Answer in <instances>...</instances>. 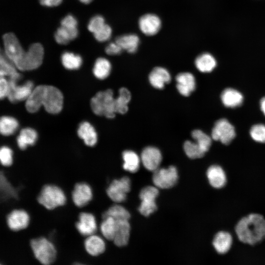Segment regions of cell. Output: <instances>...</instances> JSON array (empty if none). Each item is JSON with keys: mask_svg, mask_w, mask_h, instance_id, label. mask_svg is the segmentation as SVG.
Instances as JSON below:
<instances>
[{"mask_svg": "<svg viewBox=\"0 0 265 265\" xmlns=\"http://www.w3.org/2000/svg\"><path fill=\"white\" fill-rule=\"evenodd\" d=\"M63 97L56 87L41 85L34 87L26 100V108L28 112L35 113L41 106L52 114H57L62 109Z\"/></svg>", "mask_w": 265, "mask_h": 265, "instance_id": "6da1fadb", "label": "cell"}, {"mask_svg": "<svg viewBox=\"0 0 265 265\" xmlns=\"http://www.w3.org/2000/svg\"><path fill=\"white\" fill-rule=\"evenodd\" d=\"M235 231L240 241L255 245L265 238V218L260 213L248 214L238 221Z\"/></svg>", "mask_w": 265, "mask_h": 265, "instance_id": "7a4b0ae2", "label": "cell"}, {"mask_svg": "<svg viewBox=\"0 0 265 265\" xmlns=\"http://www.w3.org/2000/svg\"><path fill=\"white\" fill-rule=\"evenodd\" d=\"M90 105L93 112L99 116L112 118L116 113V98L111 89L98 92L91 99Z\"/></svg>", "mask_w": 265, "mask_h": 265, "instance_id": "3957f363", "label": "cell"}, {"mask_svg": "<svg viewBox=\"0 0 265 265\" xmlns=\"http://www.w3.org/2000/svg\"><path fill=\"white\" fill-rule=\"evenodd\" d=\"M38 202L48 210L64 205L66 202V196L58 186L53 185L44 186L37 198Z\"/></svg>", "mask_w": 265, "mask_h": 265, "instance_id": "277c9868", "label": "cell"}, {"mask_svg": "<svg viewBox=\"0 0 265 265\" xmlns=\"http://www.w3.org/2000/svg\"><path fill=\"white\" fill-rule=\"evenodd\" d=\"M30 246L35 257L45 265L52 264L55 260L56 251L54 245L45 238L33 239Z\"/></svg>", "mask_w": 265, "mask_h": 265, "instance_id": "5b68a950", "label": "cell"}, {"mask_svg": "<svg viewBox=\"0 0 265 265\" xmlns=\"http://www.w3.org/2000/svg\"><path fill=\"white\" fill-rule=\"evenodd\" d=\"M44 54V48L41 44H32L25 52L16 68L21 71H31L38 68L42 64Z\"/></svg>", "mask_w": 265, "mask_h": 265, "instance_id": "8992f818", "label": "cell"}, {"mask_svg": "<svg viewBox=\"0 0 265 265\" xmlns=\"http://www.w3.org/2000/svg\"><path fill=\"white\" fill-rule=\"evenodd\" d=\"M77 26L78 22L75 17L71 15L65 16L55 32V41L59 44L66 45L76 38L79 34Z\"/></svg>", "mask_w": 265, "mask_h": 265, "instance_id": "52a82bcc", "label": "cell"}, {"mask_svg": "<svg viewBox=\"0 0 265 265\" xmlns=\"http://www.w3.org/2000/svg\"><path fill=\"white\" fill-rule=\"evenodd\" d=\"M2 39L4 53L16 67L22 59L25 51L14 33L9 32L4 34Z\"/></svg>", "mask_w": 265, "mask_h": 265, "instance_id": "ba28073f", "label": "cell"}, {"mask_svg": "<svg viewBox=\"0 0 265 265\" xmlns=\"http://www.w3.org/2000/svg\"><path fill=\"white\" fill-rule=\"evenodd\" d=\"M178 178L177 168L170 166L167 168H158L154 171L153 182L159 188L167 189L173 187Z\"/></svg>", "mask_w": 265, "mask_h": 265, "instance_id": "9c48e42d", "label": "cell"}, {"mask_svg": "<svg viewBox=\"0 0 265 265\" xmlns=\"http://www.w3.org/2000/svg\"><path fill=\"white\" fill-rule=\"evenodd\" d=\"M236 136L234 127L224 118L218 120L214 124L212 132V138L228 145Z\"/></svg>", "mask_w": 265, "mask_h": 265, "instance_id": "30bf717a", "label": "cell"}, {"mask_svg": "<svg viewBox=\"0 0 265 265\" xmlns=\"http://www.w3.org/2000/svg\"><path fill=\"white\" fill-rule=\"evenodd\" d=\"M159 195V190L156 186H148L143 188L139 193L141 201L138 211L145 216H148L157 209L156 198Z\"/></svg>", "mask_w": 265, "mask_h": 265, "instance_id": "8fae6325", "label": "cell"}, {"mask_svg": "<svg viewBox=\"0 0 265 265\" xmlns=\"http://www.w3.org/2000/svg\"><path fill=\"white\" fill-rule=\"evenodd\" d=\"M131 189V180L128 177L114 180L106 189L109 198L116 203L124 202Z\"/></svg>", "mask_w": 265, "mask_h": 265, "instance_id": "7c38bea8", "label": "cell"}, {"mask_svg": "<svg viewBox=\"0 0 265 265\" xmlns=\"http://www.w3.org/2000/svg\"><path fill=\"white\" fill-rule=\"evenodd\" d=\"M9 80L10 90L7 98L12 103L26 101L34 88L33 82L30 80L22 84H19V81Z\"/></svg>", "mask_w": 265, "mask_h": 265, "instance_id": "4fadbf2b", "label": "cell"}, {"mask_svg": "<svg viewBox=\"0 0 265 265\" xmlns=\"http://www.w3.org/2000/svg\"><path fill=\"white\" fill-rule=\"evenodd\" d=\"M138 26L143 34L147 36H153L159 31L161 26V21L159 17L156 14H145L140 17Z\"/></svg>", "mask_w": 265, "mask_h": 265, "instance_id": "5bb4252c", "label": "cell"}, {"mask_svg": "<svg viewBox=\"0 0 265 265\" xmlns=\"http://www.w3.org/2000/svg\"><path fill=\"white\" fill-rule=\"evenodd\" d=\"M140 159L147 170L154 172L159 168L162 156L160 151L156 147L148 146L143 150Z\"/></svg>", "mask_w": 265, "mask_h": 265, "instance_id": "9a60e30c", "label": "cell"}, {"mask_svg": "<svg viewBox=\"0 0 265 265\" xmlns=\"http://www.w3.org/2000/svg\"><path fill=\"white\" fill-rule=\"evenodd\" d=\"M93 196L91 187L85 183L76 185L72 192V199L76 206L82 207L86 206Z\"/></svg>", "mask_w": 265, "mask_h": 265, "instance_id": "2e32d148", "label": "cell"}, {"mask_svg": "<svg viewBox=\"0 0 265 265\" xmlns=\"http://www.w3.org/2000/svg\"><path fill=\"white\" fill-rule=\"evenodd\" d=\"M29 219V216L26 211L15 210L7 215V224L10 229L19 231L27 227Z\"/></svg>", "mask_w": 265, "mask_h": 265, "instance_id": "e0dca14e", "label": "cell"}, {"mask_svg": "<svg viewBox=\"0 0 265 265\" xmlns=\"http://www.w3.org/2000/svg\"><path fill=\"white\" fill-rule=\"evenodd\" d=\"M76 228L79 233L85 236L94 234L97 230V225L94 215L89 212H81L76 223Z\"/></svg>", "mask_w": 265, "mask_h": 265, "instance_id": "ac0fdd59", "label": "cell"}, {"mask_svg": "<svg viewBox=\"0 0 265 265\" xmlns=\"http://www.w3.org/2000/svg\"><path fill=\"white\" fill-rule=\"evenodd\" d=\"M176 80L177 90L184 96H188L195 89V78L190 73H180L177 75Z\"/></svg>", "mask_w": 265, "mask_h": 265, "instance_id": "d6986e66", "label": "cell"}, {"mask_svg": "<svg viewBox=\"0 0 265 265\" xmlns=\"http://www.w3.org/2000/svg\"><path fill=\"white\" fill-rule=\"evenodd\" d=\"M207 176L210 184L215 188H221L226 184V173L219 165H212L210 166L207 171Z\"/></svg>", "mask_w": 265, "mask_h": 265, "instance_id": "ffe728a7", "label": "cell"}, {"mask_svg": "<svg viewBox=\"0 0 265 265\" xmlns=\"http://www.w3.org/2000/svg\"><path fill=\"white\" fill-rule=\"evenodd\" d=\"M116 221V230L112 241L116 246L122 247L128 243L131 226L128 220H120Z\"/></svg>", "mask_w": 265, "mask_h": 265, "instance_id": "44dd1931", "label": "cell"}, {"mask_svg": "<svg viewBox=\"0 0 265 265\" xmlns=\"http://www.w3.org/2000/svg\"><path fill=\"white\" fill-rule=\"evenodd\" d=\"M149 80L154 87L162 89L165 84L170 82L171 76L165 68L162 67H156L150 72Z\"/></svg>", "mask_w": 265, "mask_h": 265, "instance_id": "7402d4cb", "label": "cell"}, {"mask_svg": "<svg viewBox=\"0 0 265 265\" xmlns=\"http://www.w3.org/2000/svg\"><path fill=\"white\" fill-rule=\"evenodd\" d=\"M233 242L232 235L227 231H220L214 236L212 245L216 251L220 254L227 253L231 249Z\"/></svg>", "mask_w": 265, "mask_h": 265, "instance_id": "603a6c76", "label": "cell"}, {"mask_svg": "<svg viewBox=\"0 0 265 265\" xmlns=\"http://www.w3.org/2000/svg\"><path fill=\"white\" fill-rule=\"evenodd\" d=\"M221 100L227 107L235 108L241 105L243 101L242 94L232 88L225 89L221 93Z\"/></svg>", "mask_w": 265, "mask_h": 265, "instance_id": "cb8c5ba5", "label": "cell"}, {"mask_svg": "<svg viewBox=\"0 0 265 265\" xmlns=\"http://www.w3.org/2000/svg\"><path fill=\"white\" fill-rule=\"evenodd\" d=\"M38 134L31 128L22 129L16 138V143L21 150H25L29 146L33 145L36 142Z\"/></svg>", "mask_w": 265, "mask_h": 265, "instance_id": "d4e9b609", "label": "cell"}, {"mask_svg": "<svg viewBox=\"0 0 265 265\" xmlns=\"http://www.w3.org/2000/svg\"><path fill=\"white\" fill-rule=\"evenodd\" d=\"M84 247L87 252L91 256H96L103 253L106 249L104 239L94 234L89 236L84 241Z\"/></svg>", "mask_w": 265, "mask_h": 265, "instance_id": "484cf974", "label": "cell"}, {"mask_svg": "<svg viewBox=\"0 0 265 265\" xmlns=\"http://www.w3.org/2000/svg\"><path fill=\"white\" fill-rule=\"evenodd\" d=\"M123 49L129 53H135L140 43L139 37L135 34H128L117 37L115 41Z\"/></svg>", "mask_w": 265, "mask_h": 265, "instance_id": "4316f807", "label": "cell"}, {"mask_svg": "<svg viewBox=\"0 0 265 265\" xmlns=\"http://www.w3.org/2000/svg\"><path fill=\"white\" fill-rule=\"evenodd\" d=\"M79 136L87 146H93L97 141V134L94 127L88 122L80 124L78 130Z\"/></svg>", "mask_w": 265, "mask_h": 265, "instance_id": "83f0119b", "label": "cell"}, {"mask_svg": "<svg viewBox=\"0 0 265 265\" xmlns=\"http://www.w3.org/2000/svg\"><path fill=\"white\" fill-rule=\"evenodd\" d=\"M217 64L215 58L208 53H204L199 55L195 60V65L197 69L202 73L212 72Z\"/></svg>", "mask_w": 265, "mask_h": 265, "instance_id": "f1b7e54d", "label": "cell"}, {"mask_svg": "<svg viewBox=\"0 0 265 265\" xmlns=\"http://www.w3.org/2000/svg\"><path fill=\"white\" fill-rule=\"evenodd\" d=\"M19 127L18 120L12 116H0V134L10 136L14 134Z\"/></svg>", "mask_w": 265, "mask_h": 265, "instance_id": "f546056e", "label": "cell"}, {"mask_svg": "<svg viewBox=\"0 0 265 265\" xmlns=\"http://www.w3.org/2000/svg\"><path fill=\"white\" fill-rule=\"evenodd\" d=\"M122 158L124 160L123 168L131 173L137 172L140 166V159L134 152L126 150L123 152Z\"/></svg>", "mask_w": 265, "mask_h": 265, "instance_id": "4dcf8cb0", "label": "cell"}, {"mask_svg": "<svg viewBox=\"0 0 265 265\" xmlns=\"http://www.w3.org/2000/svg\"><path fill=\"white\" fill-rule=\"evenodd\" d=\"M111 70V65L109 60L104 57H100L94 63L93 72L97 79L104 80L109 76Z\"/></svg>", "mask_w": 265, "mask_h": 265, "instance_id": "1f68e13d", "label": "cell"}, {"mask_svg": "<svg viewBox=\"0 0 265 265\" xmlns=\"http://www.w3.org/2000/svg\"><path fill=\"white\" fill-rule=\"evenodd\" d=\"M63 66L68 70H76L81 65L82 59L79 55L70 52H65L61 57Z\"/></svg>", "mask_w": 265, "mask_h": 265, "instance_id": "d6a6232c", "label": "cell"}, {"mask_svg": "<svg viewBox=\"0 0 265 265\" xmlns=\"http://www.w3.org/2000/svg\"><path fill=\"white\" fill-rule=\"evenodd\" d=\"M108 216L113 218L115 220H129L131 215L130 212L123 207L118 205H114L105 212L102 215L103 219Z\"/></svg>", "mask_w": 265, "mask_h": 265, "instance_id": "836d02e7", "label": "cell"}, {"mask_svg": "<svg viewBox=\"0 0 265 265\" xmlns=\"http://www.w3.org/2000/svg\"><path fill=\"white\" fill-rule=\"evenodd\" d=\"M131 95L129 90L126 88H120L119 95L116 98V112L125 114L128 109V104L130 101Z\"/></svg>", "mask_w": 265, "mask_h": 265, "instance_id": "e575fe53", "label": "cell"}, {"mask_svg": "<svg viewBox=\"0 0 265 265\" xmlns=\"http://www.w3.org/2000/svg\"><path fill=\"white\" fill-rule=\"evenodd\" d=\"M116 227V221L113 218L108 216L103 218L100 229L103 236L107 239L113 240Z\"/></svg>", "mask_w": 265, "mask_h": 265, "instance_id": "d590c367", "label": "cell"}, {"mask_svg": "<svg viewBox=\"0 0 265 265\" xmlns=\"http://www.w3.org/2000/svg\"><path fill=\"white\" fill-rule=\"evenodd\" d=\"M184 150L186 156L192 159L201 158L206 153L196 142L189 140L185 142Z\"/></svg>", "mask_w": 265, "mask_h": 265, "instance_id": "8d00e7d4", "label": "cell"}, {"mask_svg": "<svg viewBox=\"0 0 265 265\" xmlns=\"http://www.w3.org/2000/svg\"><path fill=\"white\" fill-rule=\"evenodd\" d=\"M191 136L205 153L208 151L212 144V139L208 135L201 130H195L192 132Z\"/></svg>", "mask_w": 265, "mask_h": 265, "instance_id": "74e56055", "label": "cell"}, {"mask_svg": "<svg viewBox=\"0 0 265 265\" xmlns=\"http://www.w3.org/2000/svg\"><path fill=\"white\" fill-rule=\"evenodd\" d=\"M13 161V152L8 146L0 147V163L4 166H10Z\"/></svg>", "mask_w": 265, "mask_h": 265, "instance_id": "f35d334b", "label": "cell"}, {"mask_svg": "<svg viewBox=\"0 0 265 265\" xmlns=\"http://www.w3.org/2000/svg\"><path fill=\"white\" fill-rule=\"evenodd\" d=\"M250 134L256 142L265 143V125L262 124L253 125L250 130Z\"/></svg>", "mask_w": 265, "mask_h": 265, "instance_id": "ab89813d", "label": "cell"}, {"mask_svg": "<svg viewBox=\"0 0 265 265\" xmlns=\"http://www.w3.org/2000/svg\"><path fill=\"white\" fill-rule=\"evenodd\" d=\"M112 34L111 27L106 24L93 33L95 38L99 42H103L108 40Z\"/></svg>", "mask_w": 265, "mask_h": 265, "instance_id": "60d3db41", "label": "cell"}, {"mask_svg": "<svg viewBox=\"0 0 265 265\" xmlns=\"http://www.w3.org/2000/svg\"><path fill=\"white\" fill-rule=\"evenodd\" d=\"M0 191L9 197H14L16 194L15 190L2 172H0Z\"/></svg>", "mask_w": 265, "mask_h": 265, "instance_id": "b9f144b4", "label": "cell"}, {"mask_svg": "<svg viewBox=\"0 0 265 265\" xmlns=\"http://www.w3.org/2000/svg\"><path fill=\"white\" fill-rule=\"evenodd\" d=\"M103 17L101 15H96L92 17L89 22L88 29L94 33L105 24Z\"/></svg>", "mask_w": 265, "mask_h": 265, "instance_id": "7bdbcfd3", "label": "cell"}, {"mask_svg": "<svg viewBox=\"0 0 265 265\" xmlns=\"http://www.w3.org/2000/svg\"><path fill=\"white\" fill-rule=\"evenodd\" d=\"M10 90V82L8 79L0 77V100L7 98Z\"/></svg>", "mask_w": 265, "mask_h": 265, "instance_id": "ee69618b", "label": "cell"}, {"mask_svg": "<svg viewBox=\"0 0 265 265\" xmlns=\"http://www.w3.org/2000/svg\"><path fill=\"white\" fill-rule=\"evenodd\" d=\"M123 49L115 41L110 43L105 49V51L109 55H117L121 53Z\"/></svg>", "mask_w": 265, "mask_h": 265, "instance_id": "f6af8a7d", "label": "cell"}, {"mask_svg": "<svg viewBox=\"0 0 265 265\" xmlns=\"http://www.w3.org/2000/svg\"><path fill=\"white\" fill-rule=\"evenodd\" d=\"M62 0H39L40 4L47 7H53L59 5Z\"/></svg>", "mask_w": 265, "mask_h": 265, "instance_id": "bcb514c9", "label": "cell"}, {"mask_svg": "<svg viewBox=\"0 0 265 265\" xmlns=\"http://www.w3.org/2000/svg\"><path fill=\"white\" fill-rule=\"evenodd\" d=\"M261 110L265 116V97L262 98L260 103Z\"/></svg>", "mask_w": 265, "mask_h": 265, "instance_id": "7dc6e473", "label": "cell"}, {"mask_svg": "<svg viewBox=\"0 0 265 265\" xmlns=\"http://www.w3.org/2000/svg\"><path fill=\"white\" fill-rule=\"evenodd\" d=\"M80 2L84 4H88L91 2L93 0H79Z\"/></svg>", "mask_w": 265, "mask_h": 265, "instance_id": "c3c4849f", "label": "cell"}]
</instances>
